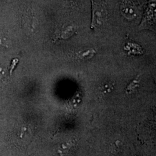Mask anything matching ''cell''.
<instances>
[{
	"instance_id": "cell-2",
	"label": "cell",
	"mask_w": 156,
	"mask_h": 156,
	"mask_svg": "<svg viewBox=\"0 0 156 156\" xmlns=\"http://www.w3.org/2000/svg\"><path fill=\"white\" fill-rule=\"evenodd\" d=\"M156 3L155 0H150L149 4L145 11L144 16L140 24V29H150L154 30L156 24Z\"/></svg>"
},
{
	"instance_id": "cell-1",
	"label": "cell",
	"mask_w": 156,
	"mask_h": 156,
	"mask_svg": "<svg viewBox=\"0 0 156 156\" xmlns=\"http://www.w3.org/2000/svg\"><path fill=\"white\" fill-rule=\"evenodd\" d=\"M92 6V21L91 28L102 26L108 19V13L106 4L103 0H91Z\"/></svg>"
},
{
	"instance_id": "cell-4",
	"label": "cell",
	"mask_w": 156,
	"mask_h": 156,
	"mask_svg": "<svg viewBox=\"0 0 156 156\" xmlns=\"http://www.w3.org/2000/svg\"><path fill=\"white\" fill-rule=\"evenodd\" d=\"M13 62H14V64H12V67H11V74H12V71L13 70V69H14V68H15V65L16 64L17 62V60L16 59V60H13Z\"/></svg>"
},
{
	"instance_id": "cell-3",
	"label": "cell",
	"mask_w": 156,
	"mask_h": 156,
	"mask_svg": "<svg viewBox=\"0 0 156 156\" xmlns=\"http://www.w3.org/2000/svg\"><path fill=\"white\" fill-rule=\"evenodd\" d=\"M75 31V28L72 25H64L56 32L57 38L67 39L71 37Z\"/></svg>"
}]
</instances>
